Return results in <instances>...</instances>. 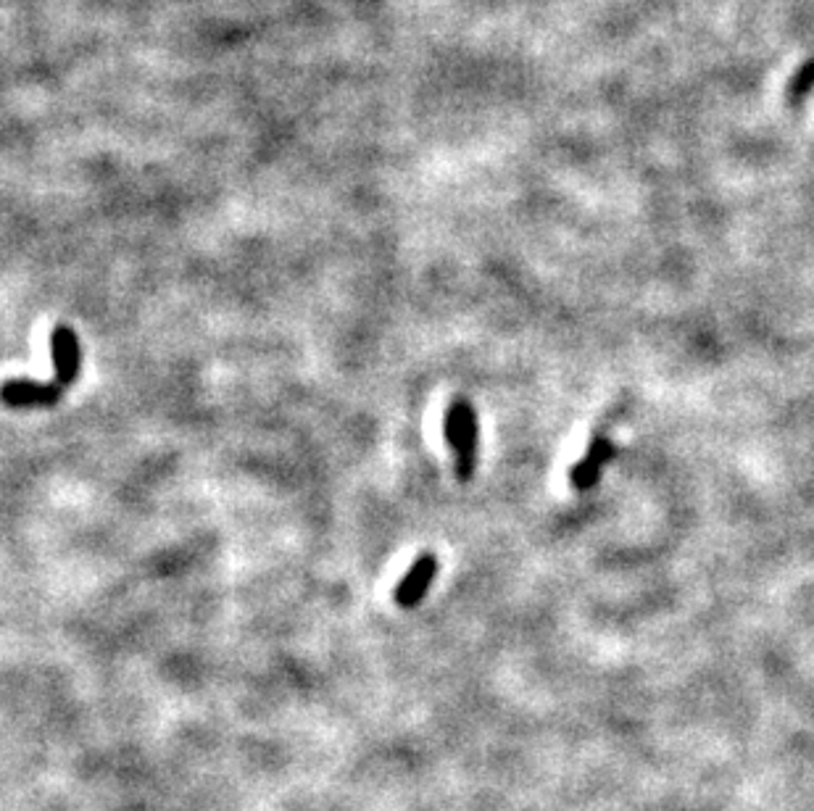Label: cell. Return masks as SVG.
I'll list each match as a JSON object with an SVG mask.
<instances>
[{"label":"cell","mask_w":814,"mask_h":811,"mask_svg":"<svg viewBox=\"0 0 814 811\" xmlns=\"http://www.w3.org/2000/svg\"><path fill=\"white\" fill-rule=\"evenodd\" d=\"M614 442L603 435H596L588 442V451L582 459L575 463L572 472H569V482H572L575 490H590L596 482L601 480L603 467L614 459Z\"/></svg>","instance_id":"cell-5"},{"label":"cell","mask_w":814,"mask_h":811,"mask_svg":"<svg viewBox=\"0 0 814 811\" xmlns=\"http://www.w3.org/2000/svg\"><path fill=\"white\" fill-rule=\"evenodd\" d=\"M69 387L56 383H35V380H6L0 385V401L11 408H30V406H53L64 398Z\"/></svg>","instance_id":"cell-2"},{"label":"cell","mask_w":814,"mask_h":811,"mask_svg":"<svg viewBox=\"0 0 814 811\" xmlns=\"http://www.w3.org/2000/svg\"><path fill=\"white\" fill-rule=\"evenodd\" d=\"M440 569L438 564V556L432 554V551H425V554L417 556V562L411 564L409 572H406V577L398 583L396 593H393V598H396V604L401 606V609H414V606H419L425 601L427 590H430L432 579H436Z\"/></svg>","instance_id":"cell-3"},{"label":"cell","mask_w":814,"mask_h":811,"mask_svg":"<svg viewBox=\"0 0 814 811\" xmlns=\"http://www.w3.org/2000/svg\"><path fill=\"white\" fill-rule=\"evenodd\" d=\"M51 356L53 370H56V383L72 387L77 383L79 370H83V348H79L77 332L69 327L58 324L51 335Z\"/></svg>","instance_id":"cell-4"},{"label":"cell","mask_w":814,"mask_h":811,"mask_svg":"<svg viewBox=\"0 0 814 811\" xmlns=\"http://www.w3.org/2000/svg\"><path fill=\"white\" fill-rule=\"evenodd\" d=\"M446 440H449L453 459H457V477L470 482L478 469V414L467 398H457L446 412Z\"/></svg>","instance_id":"cell-1"}]
</instances>
